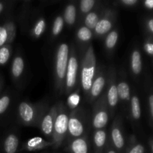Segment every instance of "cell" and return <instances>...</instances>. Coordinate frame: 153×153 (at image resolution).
I'll return each instance as SVG.
<instances>
[{"label": "cell", "instance_id": "cell-1", "mask_svg": "<svg viewBox=\"0 0 153 153\" xmlns=\"http://www.w3.org/2000/svg\"><path fill=\"white\" fill-rule=\"evenodd\" d=\"M96 72L97 58L94 47L92 45H90L84 55L81 68V86L87 97H88L90 90L92 86Z\"/></svg>", "mask_w": 153, "mask_h": 153}, {"label": "cell", "instance_id": "cell-2", "mask_svg": "<svg viewBox=\"0 0 153 153\" xmlns=\"http://www.w3.org/2000/svg\"><path fill=\"white\" fill-rule=\"evenodd\" d=\"M47 109L48 108L40 103L32 104L22 101L18 106L19 121L26 126H38Z\"/></svg>", "mask_w": 153, "mask_h": 153}, {"label": "cell", "instance_id": "cell-3", "mask_svg": "<svg viewBox=\"0 0 153 153\" xmlns=\"http://www.w3.org/2000/svg\"><path fill=\"white\" fill-rule=\"evenodd\" d=\"M69 55L70 47L68 45L65 43H61L56 50L55 61V85L58 93L62 92L64 89Z\"/></svg>", "mask_w": 153, "mask_h": 153}, {"label": "cell", "instance_id": "cell-4", "mask_svg": "<svg viewBox=\"0 0 153 153\" xmlns=\"http://www.w3.org/2000/svg\"><path fill=\"white\" fill-rule=\"evenodd\" d=\"M69 114L67 108L62 102H59V108L55 118L53 127L52 141L53 147L57 149L62 145L68 133Z\"/></svg>", "mask_w": 153, "mask_h": 153}, {"label": "cell", "instance_id": "cell-5", "mask_svg": "<svg viewBox=\"0 0 153 153\" xmlns=\"http://www.w3.org/2000/svg\"><path fill=\"white\" fill-rule=\"evenodd\" d=\"M109 108L105 91L95 101L93 107L92 126L95 130L105 128L109 120Z\"/></svg>", "mask_w": 153, "mask_h": 153}, {"label": "cell", "instance_id": "cell-6", "mask_svg": "<svg viewBox=\"0 0 153 153\" xmlns=\"http://www.w3.org/2000/svg\"><path fill=\"white\" fill-rule=\"evenodd\" d=\"M87 120L82 109L77 108L72 110L69 115L68 133L70 140L78 138L85 135Z\"/></svg>", "mask_w": 153, "mask_h": 153}, {"label": "cell", "instance_id": "cell-7", "mask_svg": "<svg viewBox=\"0 0 153 153\" xmlns=\"http://www.w3.org/2000/svg\"><path fill=\"white\" fill-rule=\"evenodd\" d=\"M77 53L74 47H72L70 52L66 72L65 82H64V92L67 95H70L75 91L78 82V72H79V61Z\"/></svg>", "mask_w": 153, "mask_h": 153}, {"label": "cell", "instance_id": "cell-8", "mask_svg": "<svg viewBox=\"0 0 153 153\" xmlns=\"http://www.w3.org/2000/svg\"><path fill=\"white\" fill-rule=\"evenodd\" d=\"M116 71L114 67H110L107 76V83H106V97H107L108 105L109 108V113L113 115L114 114L116 108L119 102L117 92V82L116 79Z\"/></svg>", "mask_w": 153, "mask_h": 153}, {"label": "cell", "instance_id": "cell-9", "mask_svg": "<svg viewBox=\"0 0 153 153\" xmlns=\"http://www.w3.org/2000/svg\"><path fill=\"white\" fill-rule=\"evenodd\" d=\"M106 83H107V76L105 73L102 67H99L98 68H97L95 77L93 81L92 86L88 97V100L90 103L95 102L96 100L104 92Z\"/></svg>", "mask_w": 153, "mask_h": 153}, {"label": "cell", "instance_id": "cell-10", "mask_svg": "<svg viewBox=\"0 0 153 153\" xmlns=\"http://www.w3.org/2000/svg\"><path fill=\"white\" fill-rule=\"evenodd\" d=\"M115 18H116V11L114 10L107 9L105 10L94 28L96 35L98 37H103L105 34H108L113 28Z\"/></svg>", "mask_w": 153, "mask_h": 153}, {"label": "cell", "instance_id": "cell-11", "mask_svg": "<svg viewBox=\"0 0 153 153\" xmlns=\"http://www.w3.org/2000/svg\"><path fill=\"white\" fill-rule=\"evenodd\" d=\"M110 143L117 153H121L126 145L125 137L121 126V118L117 117L111 127Z\"/></svg>", "mask_w": 153, "mask_h": 153}, {"label": "cell", "instance_id": "cell-12", "mask_svg": "<svg viewBox=\"0 0 153 153\" xmlns=\"http://www.w3.org/2000/svg\"><path fill=\"white\" fill-rule=\"evenodd\" d=\"M58 108H59V102L55 103L52 107L48 108L42 117L40 126H39L42 133L50 138L52 137L54 123H55V118L58 114Z\"/></svg>", "mask_w": 153, "mask_h": 153}, {"label": "cell", "instance_id": "cell-13", "mask_svg": "<svg viewBox=\"0 0 153 153\" xmlns=\"http://www.w3.org/2000/svg\"><path fill=\"white\" fill-rule=\"evenodd\" d=\"M67 149L70 153H90L89 142L87 136L69 140Z\"/></svg>", "mask_w": 153, "mask_h": 153}, {"label": "cell", "instance_id": "cell-14", "mask_svg": "<svg viewBox=\"0 0 153 153\" xmlns=\"http://www.w3.org/2000/svg\"><path fill=\"white\" fill-rule=\"evenodd\" d=\"M108 134L105 128L97 129L93 134L94 153H104L107 144Z\"/></svg>", "mask_w": 153, "mask_h": 153}, {"label": "cell", "instance_id": "cell-15", "mask_svg": "<svg viewBox=\"0 0 153 153\" xmlns=\"http://www.w3.org/2000/svg\"><path fill=\"white\" fill-rule=\"evenodd\" d=\"M49 146H53L52 140H46L40 137H34L25 142L24 149L28 152H37L43 150Z\"/></svg>", "mask_w": 153, "mask_h": 153}, {"label": "cell", "instance_id": "cell-16", "mask_svg": "<svg viewBox=\"0 0 153 153\" xmlns=\"http://www.w3.org/2000/svg\"><path fill=\"white\" fill-rule=\"evenodd\" d=\"M16 37V26L13 22H9L4 26H0V47L6 43L13 42Z\"/></svg>", "mask_w": 153, "mask_h": 153}, {"label": "cell", "instance_id": "cell-17", "mask_svg": "<svg viewBox=\"0 0 153 153\" xmlns=\"http://www.w3.org/2000/svg\"><path fill=\"white\" fill-rule=\"evenodd\" d=\"M117 92L119 101L123 103L128 102L130 100V87L128 82L124 79H120L117 82Z\"/></svg>", "mask_w": 153, "mask_h": 153}, {"label": "cell", "instance_id": "cell-18", "mask_svg": "<svg viewBox=\"0 0 153 153\" xmlns=\"http://www.w3.org/2000/svg\"><path fill=\"white\" fill-rule=\"evenodd\" d=\"M24 68H25V62L23 58L20 55L15 57L11 66V74L13 79H19L23 73Z\"/></svg>", "mask_w": 153, "mask_h": 153}, {"label": "cell", "instance_id": "cell-19", "mask_svg": "<svg viewBox=\"0 0 153 153\" xmlns=\"http://www.w3.org/2000/svg\"><path fill=\"white\" fill-rule=\"evenodd\" d=\"M76 7L73 3H70L66 6L64 12V22L67 23L69 26H73L75 24L76 20Z\"/></svg>", "mask_w": 153, "mask_h": 153}, {"label": "cell", "instance_id": "cell-20", "mask_svg": "<svg viewBox=\"0 0 153 153\" xmlns=\"http://www.w3.org/2000/svg\"><path fill=\"white\" fill-rule=\"evenodd\" d=\"M19 146V139L14 134L7 135L4 142V151L5 153H16Z\"/></svg>", "mask_w": 153, "mask_h": 153}, {"label": "cell", "instance_id": "cell-21", "mask_svg": "<svg viewBox=\"0 0 153 153\" xmlns=\"http://www.w3.org/2000/svg\"><path fill=\"white\" fill-rule=\"evenodd\" d=\"M131 70L134 75H139L142 70L141 55L137 49H134L131 53Z\"/></svg>", "mask_w": 153, "mask_h": 153}, {"label": "cell", "instance_id": "cell-22", "mask_svg": "<svg viewBox=\"0 0 153 153\" xmlns=\"http://www.w3.org/2000/svg\"><path fill=\"white\" fill-rule=\"evenodd\" d=\"M119 39V32L117 29L111 30L108 34L106 35L105 39V48L108 52L114 50L116 46Z\"/></svg>", "mask_w": 153, "mask_h": 153}, {"label": "cell", "instance_id": "cell-23", "mask_svg": "<svg viewBox=\"0 0 153 153\" xmlns=\"http://www.w3.org/2000/svg\"><path fill=\"white\" fill-rule=\"evenodd\" d=\"M46 28V19L43 17H40L37 19L34 23L32 29H31V36L34 38L38 39L43 35L45 30Z\"/></svg>", "mask_w": 153, "mask_h": 153}, {"label": "cell", "instance_id": "cell-24", "mask_svg": "<svg viewBox=\"0 0 153 153\" xmlns=\"http://www.w3.org/2000/svg\"><path fill=\"white\" fill-rule=\"evenodd\" d=\"M100 17H101V14L98 13L97 11H91L88 13V14L85 15V26L88 28L89 29L94 30L96 25L98 23L99 20H100Z\"/></svg>", "mask_w": 153, "mask_h": 153}, {"label": "cell", "instance_id": "cell-25", "mask_svg": "<svg viewBox=\"0 0 153 153\" xmlns=\"http://www.w3.org/2000/svg\"><path fill=\"white\" fill-rule=\"evenodd\" d=\"M131 114L133 119L135 120L140 119L141 116L140 100L137 95L132 96L131 98Z\"/></svg>", "mask_w": 153, "mask_h": 153}, {"label": "cell", "instance_id": "cell-26", "mask_svg": "<svg viewBox=\"0 0 153 153\" xmlns=\"http://www.w3.org/2000/svg\"><path fill=\"white\" fill-rule=\"evenodd\" d=\"M76 37L82 43H88L91 41L93 37V32L91 29L86 26H82L78 29L76 32Z\"/></svg>", "mask_w": 153, "mask_h": 153}, {"label": "cell", "instance_id": "cell-27", "mask_svg": "<svg viewBox=\"0 0 153 153\" xmlns=\"http://www.w3.org/2000/svg\"><path fill=\"white\" fill-rule=\"evenodd\" d=\"M64 26V18L61 15H58L55 17V20H54L53 25L52 28V37H56L61 34L63 28Z\"/></svg>", "mask_w": 153, "mask_h": 153}, {"label": "cell", "instance_id": "cell-28", "mask_svg": "<svg viewBox=\"0 0 153 153\" xmlns=\"http://www.w3.org/2000/svg\"><path fill=\"white\" fill-rule=\"evenodd\" d=\"M97 1L96 0H82L79 3V10L81 14L87 15L92 11Z\"/></svg>", "mask_w": 153, "mask_h": 153}, {"label": "cell", "instance_id": "cell-29", "mask_svg": "<svg viewBox=\"0 0 153 153\" xmlns=\"http://www.w3.org/2000/svg\"><path fill=\"white\" fill-rule=\"evenodd\" d=\"M81 100V96L79 94V91H74L73 93L69 95L67 98V105L70 109L73 110L78 108L79 102Z\"/></svg>", "mask_w": 153, "mask_h": 153}, {"label": "cell", "instance_id": "cell-30", "mask_svg": "<svg viewBox=\"0 0 153 153\" xmlns=\"http://www.w3.org/2000/svg\"><path fill=\"white\" fill-rule=\"evenodd\" d=\"M126 153H145V148L140 143H135L133 137H131V140L129 142V145L126 149Z\"/></svg>", "mask_w": 153, "mask_h": 153}, {"label": "cell", "instance_id": "cell-31", "mask_svg": "<svg viewBox=\"0 0 153 153\" xmlns=\"http://www.w3.org/2000/svg\"><path fill=\"white\" fill-rule=\"evenodd\" d=\"M10 56V49L8 45H4L0 48V65H4L8 61Z\"/></svg>", "mask_w": 153, "mask_h": 153}, {"label": "cell", "instance_id": "cell-32", "mask_svg": "<svg viewBox=\"0 0 153 153\" xmlns=\"http://www.w3.org/2000/svg\"><path fill=\"white\" fill-rule=\"evenodd\" d=\"M10 102V98L7 95H4L0 98V114H2L8 108Z\"/></svg>", "mask_w": 153, "mask_h": 153}, {"label": "cell", "instance_id": "cell-33", "mask_svg": "<svg viewBox=\"0 0 153 153\" xmlns=\"http://www.w3.org/2000/svg\"><path fill=\"white\" fill-rule=\"evenodd\" d=\"M144 50L147 54L153 55V43H146L144 44Z\"/></svg>", "mask_w": 153, "mask_h": 153}, {"label": "cell", "instance_id": "cell-34", "mask_svg": "<svg viewBox=\"0 0 153 153\" xmlns=\"http://www.w3.org/2000/svg\"><path fill=\"white\" fill-rule=\"evenodd\" d=\"M137 2H138L137 0H121L120 1V3L123 6H134Z\"/></svg>", "mask_w": 153, "mask_h": 153}, {"label": "cell", "instance_id": "cell-35", "mask_svg": "<svg viewBox=\"0 0 153 153\" xmlns=\"http://www.w3.org/2000/svg\"><path fill=\"white\" fill-rule=\"evenodd\" d=\"M104 153H117V152L115 150V149L112 146V145L110 143H108V144L105 147Z\"/></svg>", "mask_w": 153, "mask_h": 153}, {"label": "cell", "instance_id": "cell-36", "mask_svg": "<svg viewBox=\"0 0 153 153\" xmlns=\"http://www.w3.org/2000/svg\"><path fill=\"white\" fill-rule=\"evenodd\" d=\"M149 108H150L151 116H152V117L153 118V94L149 96Z\"/></svg>", "mask_w": 153, "mask_h": 153}, {"label": "cell", "instance_id": "cell-37", "mask_svg": "<svg viewBox=\"0 0 153 153\" xmlns=\"http://www.w3.org/2000/svg\"><path fill=\"white\" fill-rule=\"evenodd\" d=\"M145 7L149 9H153V0H146L144 1Z\"/></svg>", "mask_w": 153, "mask_h": 153}, {"label": "cell", "instance_id": "cell-38", "mask_svg": "<svg viewBox=\"0 0 153 153\" xmlns=\"http://www.w3.org/2000/svg\"><path fill=\"white\" fill-rule=\"evenodd\" d=\"M147 25H148V28H149V29L153 33V19H149V20L148 21Z\"/></svg>", "mask_w": 153, "mask_h": 153}, {"label": "cell", "instance_id": "cell-39", "mask_svg": "<svg viewBox=\"0 0 153 153\" xmlns=\"http://www.w3.org/2000/svg\"><path fill=\"white\" fill-rule=\"evenodd\" d=\"M3 8H4V4H3V3L0 2V13H1V11L3 10Z\"/></svg>", "mask_w": 153, "mask_h": 153}, {"label": "cell", "instance_id": "cell-40", "mask_svg": "<svg viewBox=\"0 0 153 153\" xmlns=\"http://www.w3.org/2000/svg\"><path fill=\"white\" fill-rule=\"evenodd\" d=\"M152 152H153V145H152Z\"/></svg>", "mask_w": 153, "mask_h": 153}, {"label": "cell", "instance_id": "cell-41", "mask_svg": "<svg viewBox=\"0 0 153 153\" xmlns=\"http://www.w3.org/2000/svg\"><path fill=\"white\" fill-rule=\"evenodd\" d=\"M0 88H1V86H0Z\"/></svg>", "mask_w": 153, "mask_h": 153}]
</instances>
